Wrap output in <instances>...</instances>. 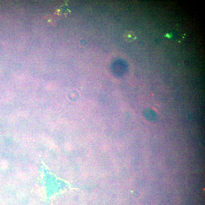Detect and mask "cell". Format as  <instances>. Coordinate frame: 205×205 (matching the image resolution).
I'll return each mask as SVG.
<instances>
[{
  "mask_svg": "<svg viewBox=\"0 0 205 205\" xmlns=\"http://www.w3.org/2000/svg\"><path fill=\"white\" fill-rule=\"evenodd\" d=\"M125 40L128 42H131L134 41L135 39V36L133 32L131 31L126 32L124 35Z\"/></svg>",
  "mask_w": 205,
  "mask_h": 205,
  "instance_id": "cell-2",
  "label": "cell"
},
{
  "mask_svg": "<svg viewBox=\"0 0 205 205\" xmlns=\"http://www.w3.org/2000/svg\"><path fill=\"white\" fill-rule=\"evenodd\" d=\"M145 117L150 121H154L157 119V116L154 111L150 109H146L143 112Z\"/></svg>",
  "mask_w": 205,
  "mask_h": 205,
  "instance_id": "cell-1",
  "label": "cell"
}]
</instances>
